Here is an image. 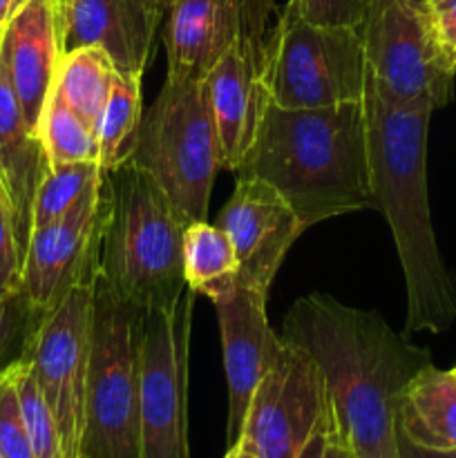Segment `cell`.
Returning a JSON list of instances; mask_svg holds the SVG:
<instances>
[{
  "instance_id": "8fae6325",
  "label": "cell",
  "mask_w": 456,
  "mask_h": 458,
  "mask_svg": "<svg viewBox=\"0 0 456 458\" xmlns=\"http://www.w3.org/2000/svg\"><path fill=\"white\" fill-rule=\"evenodd\" d=\"M322 419L320 367L307 349L282 338L275 362L255 389L240 438L258 458H298Z\"/></svg>"
},
{
  "instance_id": "1f68e13d",
  "label": "cell",
  "mask_w": 456,
  "mask_h": 458,
  "mask_svg": "<svg viewBox=\"0 0 456 458\" xmlns=\"http://www.w3.org/2000/svg\"><path fill=\"white\" fill-rule=\"evenodd\" d=\"M398 458H456V450H429L398 434Z\"/></svg>"
},
{
  "instance_id": "7c38bea8",
  "label": "cell",
  "mask_w": 456,
  "mask_h": 458,
  "mask_svg": "<svg viewBox=\"0 0 456 458\" xmlns=\"http://www.w3.org/2000/svg\"><path fill=\"white\" fill-rule=\"evenodd\" d=\"M110 208V183L80 201L72 213L31 231L22 259L21 295L34 316L47 311L80 282L98 280V258Z\"/></svg>"
},
{
  "instance_id": "603a6c76",
  "label": "cell",
  "mask_w": 456,
  "mask_h": 458,
  "mask_svg": "<svg viewBox=\"0 0 456 458\" xmlns=\"http://www.w3.org/2000/svg\"><path fill=\"white\" fill-rule=\"evenodd\" d=\"M114 76V63L103 49L80 47L61 56L54 89L80 119L94 123L110 94Z\"/></svg>"
},
{
  "instance_id": "30bf717a",
  "label": "cell",
  "mask_w": 456,
  "mask_h": 458,
  "mask_svg": "<svg viewBox=\"0 0 456 458\" xmlns=\"http://www.w3.org/2000/svg\"><path fill=\"white\" fill-rule=\"evenodd\" d=\"M97 282L74 284L54 307L36 316L22 347V358L56 419L65 458H80Z\"/></svg>"
},
{
  "instance_id": "f35d334b",
  "label": "cell",
  "mask_w": 456,
  "mask_h": 458,
  "mask_svg": "<svg viewBox=\"0 0 456 458\" xmlns=\"http://www.w3.org/2000/svg\"><path fill=\"white\" fill-rule=\"evenodd\" d=\"M450 371H452V376H454V380H456V365H454V367H452V369H450Z\"/></svg>"
},
{
  "instance_id": "60d3db41",
  "label": "cell",
  "mask_w": 456,
  "mask_h": 458,
  "mask_svg": "<svg viewBox=\"0 0 456 458\" xmlns=\"http://www.w3.org/2000/svg\"><path fill=\"white\" fill-rule=\"evenodd\" d=\"M80 458H85V456H80Z\"/></svg>"
},
{
  "instance_id": "ab89813d",
  "label": "cell",
  "mask_w": 456,
  "mask_h": 458,
  "mask_svg": "<svg viewBox=\"0 0 456 458\" xmlns=\"http://www.w3.org/2000/svg\"><path fill=\"white\" fill-rule=\"evenodd\" d=\"M434 3H438V0H434Z\"/></svg>"
},
{
  "instance_id": "7402d4cb",
  "label": "cell",
  "mask_w": 456,
  "mask_h": 458,
  "mask_svg": "<svg viewBox=\"0 0 456 458\" xmlns=\"http://www.w3.org/2000/svg\"><path fill=\"white\" fill-rule=\"evenodd\" d=\"M141 116V76L116 72L110 94L92 123L98 143V161L106 173L119 168L125 161Z\"/></svg>"
},
{
  "instance_id": "4fadbf2b",
  "label": "cell",
  "mask_w": 456,
  "mask_h": 458,
  "mask_svg": "<svg viewBox=\"0 0 456 458\" xmlns=\"http://www.w3.org/2000/svg\"><path fill=\"white\" fill-rule=\"evenodd\" d=\"M273 0H173L161 34L168 58L165 79L206 81L240 36L273 31Z\"/></svg>"
},
{
  "instance_id": "d590c367",
  "label": "cell",
  "mask_w": 456,
  "mask_h": 458,
  "mask_svg": "<svg viewBox=\"0 0 456 458\" xmlns=\"http://www.w3.org/2000/svg\"><path fill=\"white\" fill-rule=\"evenodd\" d=\"M13 13V0H0V38H3V31L7 21Z\"/></svg>"
},
{
  "instance_id": "e575fe53",
  "label": "cell",
  "mask_w": 456,
  "mask_h": 458,
  "mask_svg": "<svg viewBox=\"0 0 456 458\" xmlns=\"http://www.w3.org/2000/svg\"><path fill=\"white\" fill-rule=\"evenodd\" d=\"M224 458H258V454H255L253 450H250L249 445H246L244 441H237L232 443V445H228L226 454H224Z\"/></svg>"
},
{
  "instance_id": "d6a6232c",
  "label": "cell",
  "mask_w": 456,
  "mask_h": 458,
  "mask_svg": "<svg viewBox=\"0 0 456 458\" xmlns=\"http://www.w3.org/2000/svg\"><path fill=\"white\" fill-rule=\"evenodd\" d=\"M325 447H326V419H322V423L317 425V429L313 432V437L308 438L307 445L302 447L298 458H325Z\"/></svg>"
},
{
  "instance_id": "cb8c5ba5",
  "label": "cell",
  "mask_w": 456,
  "mask_h": 458,
  "mask_svg": "<svg viewBox=\"0 0 456 458\" xmlns=\"http://www.w3.org/2000/svg\"><path fill=\"white\" fill-rule=\"evenodd\" d=\"M106 170L98 161H76V164H58L45 168L43 179L34 197L31 208V231L56 219L65 217L83 199L101 188L106 182Z\"/></svg>"
},
{
  "instance_id": "f1b7e54d",
  "label": "cell",
  "mask_w": 456,
  "mask_h": 458,
  "mask_svg": "<svg viewBox=\"0 0 456 458\" xmlns=\"http://www.w3.org/2000/svg\"><path fill=\"white\" fill-rule=\"evenodd\" d=\"M289 4L313 25L360 27L367 0H289Z\"/></svg>"
},
{
  "instance_id": "d4e9b609",
  "label": "cell",
  "mask_w": 456,
  "mask_h": 458,
  "mask_svg": "<svg viewBox=\"0 0 456 458\" xmlns=\"http://www.w3.org/2000/svg\"><path fill=\"white\" fill-rule=\"evenodd\" d=\"M38 139L49 165L98 161V143L92 123L80 119L54 88L40 116Z\"/></svg>"
},
{
  "instance_id": "44dd1931",
  "label": "cell",
  "mask_w": 456,
  "mask_h": 458,
  "mask_svg": "<svg viewBox=\"0 0 456 458\" xmlns=\"http://www.w3.org/2000/svg\"><path fill=\"white\" fill-rule=\"evenodd\" d=\"M183 276L188 289L215 302L226 295L240 277V259L231 237L217 226L204 222L188 224L183 231Z\"/></svg>"
},
{
  "instance_id": "ac0fdd59",
  "label": "cell",
  "mask_w": 456,
  "mask_h": 458,
  "mask_svg": "<svg viewBox=\"0 0 456 458\" xmlns=\"http://www.w3.org/2000/svg\"><path fill=\"white\" fill-rule=\"evenodd\" d=\"M13 89L27 125L38 134L47 98L61 63L56 4L54 0H27L7 21L0 38Z\"/></svg>"
},
{
  "instance_id": "f546056e",
  "label": "cell",
  "mask_w": 456,
  "mask_h": 458,
  "mask_svg": "<svg viewBox=\"0 0 456 458\" xmlns=\"http://www.w3.org/2000/svg\"><path fill=\"white\" fill-rule=\"evenodd\" d=\"M22 277V253L13 235L12 222L0 204V295L21 293Z\"/></svg>"
},
{
  "instance_id": "836d02e7",
  "label": "cell",
  "mask_w": 456,
  "mask_h": 458,
  "mask_svg": "<svg viewBox=\"0 0 456 458\" xmlns=\"http://www.w3.org/2000/svg\"><path fill=\"white\" fill-rule=\"evenodd\" d=\"M325 458H353L351 452L344 445H340L329 432H326V447H325Z\"/></svg>"
},
{
  "instance_id": "8992f818",
  "label": "cell",
  "mask_w": 456,
  "mask_h": 458,
  "mask_svg": "<svg viewBox=\"0 0 456 458\" xmlns=\"http://www.w3.org/2000/svg\"><path fill=\"white\" fill-rule=\"evenodd\" d=\"M141 309L97 282L85 380L80 456L141 458L139 437V340Z\"/></svg>"
},
{
  "instance_id": "e0dca14e",
  "label": "cell",
  "mask_w": 456,
  "mask_h": 458,
  "mask_svg": "<svg viewBox=\"0 0 456 458\" xmlns=\"http://www.w3.org/2000/svg\"><path fill=\"white\" fill-rule=\"evenodd\" d=\"M61 56L80 47H98L116 72L143 74L164 21L143 0H54Z\"/></svg>"
},
{
  "instance_id": "ffe728a7",
  "label": "cell",
  "mask_w": 456,
  "mask_h": 458,
  "mask_svg": "<svg viewBox=\"0 0 456 458\" xmlns=\"http://www.w3.org/2000/svg\"><path fill=\"white\" fill-rule=\"evenodd\" d=\"M398 434L429 450H456V380L452 371L425 365L402 394Z\"/></svg>"
},
{
  "instance_id": "4316f807",
  "label": "cell",
  "mask_w": 456,
  "mask_h": 458,
  "mask_svg": "<svg viewBox=\"0 0 456 458\" xmlns=\"http://www.w3.org/2000/svg\"><path fill=\"white\" fill-rule=\"evenodd\" d=\"M13 362L0 371V458H34L18 401Z\"/></svg>"
},
{
  "instance_id": "9a60e30c",
  "label": "cell",
  "mask_w": 456,
  "mask_h": 458,
  "mask_svg": "<svg viewBox=\"0 0 456 458\" xmlns=\"http://www.w3.org/2000/svg\"><path fill=\"white\" fill-rule=\"evenodd\" d=\"M240 259L237 284L271 289L286 253L307 231L289 201L258 177L237 174L235 192L217 217Z\"/></svg>"
},
{
  "instance_id": "3957f363",
  "label": "cell",
  "mask_w": 456,
  "mask_h": 458,
  "mask_svg": "<svg viewBox=\"0 0 456 458\" xmlns=\"http://www.w3.org/2000/svg\"><path fill=\"white\" fill-rule=\"evenodd\" d=\"M429 106L367 92L371 191L392 228L407 291L405 334H443L456 320V280L443 262L427 195Z\"/></svg>"
},
{
  "instance_id": "7a4b0ae2",
  "label": "cell",
  "mask_w": 456,
  "mask_h": 458,
  "mask_svg": "<svg viewBox=\"0 0 456 458\" xmlns=\"http://www.w3.org/2000/svg\"><path fill=\"white\" fill-rule=\"evenodd\" d=\"M235 174L275 188L304 226L376 208L367 98L331 107L268 103Z\"/></svg>"
},
{
  "instance_id": "52a82bcc",
  "label": "cell",
  "mask_w": 456,
  "mask_h": 458,
  "mask_svg": "<svg viewBox=\"0 0 456 458\" xmlns=\"http://www.w3.org/2000/svg\"><path fill=\"white\" fill-rule=\"evenodd\" d=\"M369 88L393 106L450 103L456 58L438 36L434 0H367L362 18Z\"/></svg>"
},
{
  "instance_id": "83f0119b",
  "label": "cell",
  "mask_w": 456,
  "mask_h": 458,
  "mask_svg": "<svg viewBox=\"0 0 456 458\" xmlns=\"http://www.w3.org/2000/svg\"><path fill=\"white\" fill-rule=\"evenodd\" d=\"M36 316L21 293L0 295V371L12 365L18 356H12L16 343H25Z\"/></svg>"
},
{
  "instance_id": "74e56055",
  "label": "cell",
  "mask_w": 456,
  "mask_h": 458,
  "mask_svg": "<svg viewBox=\"0 0 456 458\" xmlns=\"http://www.w3.org/2000/svg\"><path fill=\"white\" fill-rule=\"evenodd\" d=\"M25 3H27V0H13V12H16L18 7H22Z\"/></svg>"
},
{
  "instance_id": "ba28073f",
  "label": "cell",
  "mask_w": 456,
  "mask_h": 458,
  "mask_svg": "<svg viewBox=\"0 0 456 458\" xmlns=\"http://www.w3.org/2000/svg\"><path fill=\"white\" fill-rule=\"evenodd\" d=\"M369 63L360 27L304 21L289 3L277 16L268 97L280 107H331L365 101Z\"/></svg>"
},
{
  "instance_id": "8d00e7d4",
  "label": "cell",
  "mask_w": 456,
  "mask_h": 458,
  "mask_svg": "<svg viewBox=\"0 0 456 458\" xmlns=\"http://www.w3.org/2000/svg\"><path fill=\"white\" fill-rule=\"evenodd\" d=\"M143 3L148 4V7L152 9V12L156 13V16L165 18V13H168L170 4H173V0H143Z\"/></svg>"
},
{
  "instance_id": "6da1fadb",
  "label": "cell",
  "mask_w": 456,
  "mask_h": 458,
  "mask_svg": "<svg viewBox=\"0 0 456 458\" xmlns=\"http://www.w3.org/2000/svg\"><path fill=\"white\" fill-rule=\"evenodd\" d=\"M282 338L307 349L325 380L326 432L353 458H398V410L429 352L398 334L378 311L326 293L298 298Z\"/></svg>"
},
{
  "instance_id": "9c48e42d",
  "label": "cell",
  "mask_w": 456,
  "mask_h": 458,
  "mask_svg": "<svg viewBox=\"0 0 456 458\" xmlns=\"http://www.w3.org/2000/svg\"><path fill=\"white\" fill-rule=\"evenodd\" d=\"M195 291L170 309L143 311L139 340L141 458H190L188 450V352Z\"/></svg>"
},
{
  "instance_id": "277c9868",
  "label": "cell",
  "mask_w": 456,
  "mask_h": 458,
  "mask_svg": "<svg viewBox=\"0 0 456 458\" xmlns=\"http://www.w3.org/2000/svg\"><path fill=\"white\" fill-rule=\"evenodd\" d=\"M110 208L98 258V280L123 302L170 309L188 289L182 217L164 191L132 164L107 173Z\"/></svg>"
},
{
  "instance_id": "484cf974",
  "label": "cell",
  "mask_w": 456,
  "mask_h": 458,
  "mask_svg": "<svg viewBox=\"0 0 456 458\" xmlns=\"http://www.w3.org/2000/svg\"><path fill=\"white\" fill-rule=\"evenodd\" d=\"M13 378H16L18 401H21L22 420H25L34 458H65L63 456L56 419H54L52 410L45 403L43 394H40L34 374H31L22 353L13 362Z\"/></svg>"
},
{
  "instance_id": "4dcf8cb0",
  "label": "cell",
  "mask_w": 456,
  "mask_h": 458,
  "mask_svg": "<svg viewBox=\"0 0 456 458\" xmlns=\"http://www.w3.org/2000/svg\"><path fill=\"white\" fill-rule=\"evenodd\" d=\"M434 16H436L438 36L452 58H456V0H438L434 3Z\"/></svg>"
},
{
  "instance_id": "2e32d148",
  "label": "cell",
  "mask_w": 456,
  "mask_h": 458,
  "mask_svg": "<svg viewBox=\"0 0 456 458\" xmlns=\"http://www.w3.org/2000/svg\"><path fill=\"white\" fill-rule=\"evenodd\" d=\"M266 298V291L235 284L213 302L222 334L228 385V445L240 438L255 389L271 369L282 347V335L268 325Z\"/></svg>"
},
{
  "instance_id": "5b68a950",
  "label": "cell",
  "mask_w": 456,
  "mask_h": 458,
  "mask_svg": "<svg viewBox=\"0 0 456 458\" xmlns=\"http://www.w3.org/2000/svg\"><path fill=\"white\" fill-rule=\"evenodd\" d=\"M125 161L146 173L188 224L208 219L222 155L206 81L165 79L141 116Z\"/></svg>"
},
{
  "instance_id": "5bb4252c",
  "label": "cell",
  "mask_w": 456,
  "mask_h": 458,
  "mask_svg": "<svg viewBox=\"0 0 456 458\" xmlns=\"http://www.w3.org/2000/svg\"><path fill=\"white\" fill-rule=\"evenodd\" d=\"M273 31L240 36L206 76L222 168L235 170L241 164L271 103L268 65Z\"/></svg>"
},
{
  "instance_id": "d6986e66",
  "label": "cell",
  "mask_w": 456,
  "mask_h": 458,
  "mask_svg": "<svg viewBox=\"0 0 456 458\" xmlns=\"http://www.w3.org/2000/svg\"><path fill=\"white\" fill-rule=\"evenodd\" d=\"M45 168L47 157L43 143L27 125L7 63L0 54V204L7 210L22 259L31 237L34 197Z\"/></svg>"
}]
</instances>
